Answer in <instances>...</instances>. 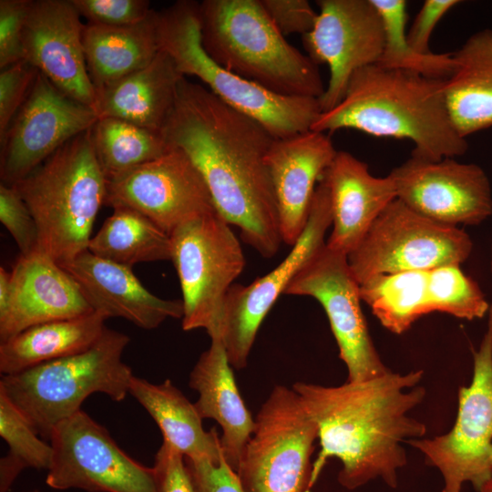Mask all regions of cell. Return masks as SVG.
I'll return each mask as SVG.
<instances>
[{
    "mask_svg": "<svg viewBox=\"0 0 492 492\" xmlns=\"http://www.w3.org/2000/svg\"><path fill=\"white\" fill-rule=\"evenodd\" d=\"M284 294L313 297L323 306L347 368V382H364L391 372L373 343L347 255L325 243L303 264Z\"/></svg>",
    "mask_w": 492,
    "mask_h": 492,
    "instance_id": "4fadbf2b",
    "label": "cell"
},
{
    "mask_svg": "<svg viewBox=\"0 0 492 492\" xmlns=\"http://www.w3.org/2000/svg\"><path fill=\"white\" fill-rule=\"evenodd\" d=\"M13 186L36 220L40 251L63 264L87 250L108 189L90 128Z\"/></svg>",
    "mask_w": 492,
    "mask_h": 492,
    "instance_id": "5b68a950",
    "label": "cell"
},
{
    "mask_svg": "<svg viewBox=\"0 0 492 492\" xmlns=\"http://www.w3.org/2000/svg\"><path fill=\"white\" fill-rule=\"evenodd\" d=\"M11 272L4 267L0 268V308L4 307L8 300L10 292Z\"/></svg>",
    "mask_w": 492,
    "mask_h": 492,
    "instance_id": "ee69618b",
    "label": "cell"
},
{
    "mask_svg": "<svg viewBox=\"0 0 492 492\" xmlns=\"http://www.w3.org/2000/svg\"><path fill=\"white\" fill-rule=\"evenodd\" d=\"M313 28L302 36L308 56L326 64L330 77L319 98L322 112L343 97L352 76L378 62L384 43L380 15L370 0H318Z\"/></svg>",
    "mask_w": 492,
    "mask_h": 492,
    "instance_id": "ac0fdd59",
    "label": "cell"
},
{
    "mask_svg": "<svg viewBox=\"0 0 492 492\" xmlns=\"http://www.w3.org/2000/svg\"><path fill=\"white\" fill-rule=\"evenodd\" d=\"M158 11L124 26L86 24L83 47L88 75L96 90L148 66L159 52Z\"/></svg>",
    "mask_w": 492,
    "mask_h": 492,
    "instance_id": "4316f807",
    "label": "cell"
},
{
    "mask_svg": "<svg viewBox=\"0 0 492 492\" xmlns=\"http://www.w3.org/2000/svg\"><path fill=\"white\" fill-rule=\"evenodd\" d=\"M97 119L91 108L67 96L39 71L25 103L0 138L2 183L13 185L23 179Z\"/></svg>",
    "mask_w": 492,
    "mask_h": 492,
    "instance_id": "9a60e30c",
    "label": "cell"
},
{
    "mask_svg": "<svg viewBox=\"0 0 492 492\" xmlns=\"http://www.w3.org/2000/svg\"><path fill=\"white\" fill-rule=\"evenodd\" d=\"M0 436L8 445V453L0 459V492H9L14 482L26 468L50 467L53 448L38 434L0 391Z\"/></svg>",
    "mask_w": 492,
    "mask_h": 492,
    "instance_id": "836d02e7",
    "label": "cell"
},
{
    "mask_svg": "<svg viewBox=\"0 0 492 492\" xmlns=\"http://www.w3.org/2000/svg\"><path fill=\"white\" fill-rule=\"evenodd\" d=\"M158 492H195L185 457L163 441L153 466Z\"/></svg>",
    "mask_w": 492,
    "mask_h": 492,
    "instance_id": "b9f144b4",
    "label": "cell"
},
{
    "mask_svg": "<svg viewBox=\"0 0 492 492\" xmlns=\"http://www.w3.org/2000/svg\"><path fill=\"white\" fill-rule=\"evenodd\" d=\"M195 492H246L223 455L218 461L185 457Z\"/></svg>",
    "mask_w": 492,
    "mask_h": 492,
    "instance_id": "ab89813d",
    "label": "cell"
},
{
    "mask_svg": "<svg viewBox=\"0 0 492 492\" xmlns=\"http://www.w3.org/2000/svg\"><path fill=\"white\" fill-rule=\"evenodd\" d=\"M93 312L74 278L39 249L20 254L11 271L10 292L0 308V343L47 322Z\"/></svg>",
    "mask_w": 492,
    "mask_h": 492,
    "instance_id": "ffe728a7",
    "label": "cell"
},
{
    "mask_svg": "<svg viewBox=\"0 0 492 492\" xmlns=\"http://www.w3.org/2000/svg\"><path fill=\"white\" fill-rule=\"evenodd\" d=\"M459 3L457 0H425L406 31V39L411 47L421 54L431 53L429 42L434 28Z\"/></svg>",
    "mask_w": 492,
    "mask_h": 492,
    "instance_id": "7bdbcfd3",
    "label": "cell"
},
{
    "mask_svg": "<svg viewBox=\"0 0 492 492\" xmlns=\"http://www.w3.org/2000/svg\"><path fill=\"white\" fill-rule=\"evenodd\" d=\"M129 341L124 333L107 327L84 352L2 375L0 391L39 436L49 438L53 428L81 410L89 395L102 393L120 402L129 394L133 374L122 360Z\"/></svg>",
    "mask_w": 492,
    "mask_h": 492,
    "instance_id": "8992f818",
    "label": "cell"
},
{
    "mask_svg": "<svg viewBox=\"0 0 492 492\" xmlns=\"http://www.w3.org/2000/svg\"><path fill=\"white\" fill-rule=\"evenodd\" d=\"M321 179L328 188L333 213L326 245L348 255L396 199L395 183L389 175L374 177L366 163L344 150H337Z\"/></svg>",
    "mask_w": 492,
    "mask_h": 492,
    "instance_id": "603a6c76",
    "label": "cell"
},
{
    "mask_svg": "<svg viewBox=\"0 0 492 492\" xmlns=\"http://www.w3.org/2000/svg\"><path fill=\"white\" fill-rule=\"evenodd\" d=\"M210 340L190 372L189 384L198 392L194 405L200 417L213 419L221 427L222 455L236 471L255 420L241 396L221 338Z\"/></svg>",
    "mask_w": 492,
    "mask_h": 492,
    "instance_id": "cb8c5ba5",
    "label": "cell"
},
{
    "mask_svg": "<svg viewBox=\"0 0 492 492\" xmlns=\"http://www.w3.org/2000/svg\"><path fill=\"white\" fill-rule=\"evenodd\" d=\"M0 220L15 240L20 254L27 255L38 249L36 220L13 185L0 184Z\"/></svg>",
    "mask_w": 492,
    "mask_h": 492,
    "instance_id": "d590c367",
    "label": "cell"
},
{
    "mask_svg": "<svg viewBox=\"0 0 492 492\" xmlns=\"http://www.w3.org/2000/svg\"><path fill=\"white\" fill-rule=\"evenodd\" d=\"M444 81L376 64L364 67L352 76L343 99L321 112L311 129L352 128L407 138L415 145L411 155L429 160L461 156L468 145L449 117Z\"/></svg>",
    "mask_w": 492,
    "mask_h": 492,
    "instance_id": "3957f363",
    "label": "cell"
},
{
    "mask_svg": "<svg viewBox=\"0 0 492 492\" xmlns=\"http://www.w3.org/2000/svg\"><path fill=\"white\" fill-rule=\"evenodd\" d=\"M490 266H491V272H492V246H491V261H490Z\"/></svg>",
    "mask_w": 492,
    "mask_h": 492,
    "instance_id": "bcb514c9",
    "label": "cell"
},
{
    "mask_svg": "<svg viewBox=\"0 0 492 492\" xmlns=\"http://www.w3.org/2000/svg\"><path fill=\"white\" fill-rule=\"evenodd\" d=\"M87 250L131 268L140 262L171 260L170 236L142 213L124 206L113 207Z\"/></svg>",
    "mask_w": 492,
    "mask_h": 492,
    "instance_id": "f546056e",
    "label": "cell"
},
{
    "mask_svg": "<svg viewBox=\"0 0 492 492\" xmlns=\"http://www.w3.org/2000/svg\"><path fill=\"white\" fill-rule=\"evenodd\" d=\"M480 492H492V480H490Z\"/></svg>",
    "mask_w": 492,
    "mask_h": 492,
    "instance_id": "f6af8a7d",
    "label": "cell"
},
{
    "mask_svg": "<svg viewBox=\"0 0 492 492\" xmlns=\"http://www.w3.org/2000/svg\"><path fill=\"white\" fill-rule=\"evenodd\" d=\"M280 32L286 35L308 34L317 15L307 0H261Z\"/></svg>",
    "mask_w": 492,
    "mask_h": 492,
    "instance_id": "60d3db41",
    "label": "cell"
},
{
    "mask_svg": "<svg viewBox=\"0 0 492 492\" xmlns=\"http://www.w3.org/2000/svg\"><path fill=\"white\" fill-rule=\"evenodd\" d=\"M30 3L0 1V69L24 59L23 37Z\"/></svg>",
    "mask_w": 492,
    "mask_h": 492,
    "instance_id": "f35d334b",
    "label": "cell"
},
{
    "mask_svg": "<svg viewBox=\"0 0 492 492\" xmlns=\"http://www.w3.org/2000/svg\"><path fill=\"white\" fill-rule=\"evenodd\" d=\"M77 282L93 311L119 317L139 328H158L169 318L182 319L181 300L151 293L132 268L100 258L88 250L60 264Z\"/></svg>",
    "mask_w": 492,
    "mask_h": 492,
    "instance_id": "7402d4cb",
    "label": "cell"
},
{
    "mask_svg": "<svg viewBox=\"0 0 492 492\" xmlns=\"http://www.w3.org/2000/svg\"><path fill=\"white\" fill-rule=\"evenodd\" d=\"M105 205L131 208L169 235L182 223L217 210L198 168L174 147L108 181Z\"/></svg>",
    "mask_w": 492,
    "mask_h": 492,
    "instance_id": "2e32d148",
    "label": "cell"
},
{
    "mask_svg": "<svg viewBox=\"0 0 492 492\" xmlns=\"http://www.w3.org/2000/svg\"><path fill=\"white\" fill-rule=\"evenodd\" d=\"M161 131L198 168L218 212L243 241L264 258L274 256L282 240L266 156L275 138L186 77Z\"/></svg>",
    "mask_w": 492,
    "mask_h": 492,
    "instance_id": "6da1fadb",
    "label": "cell"
},
{
    "mask_svg": "<svg viewBox=\"0 0 492 492\" xmlns=\"http://www.w3.org/2000/svg\"><path fill=\"white\" fill-rule=\"evenodd\" d=\"M452 56L444 95L455 128L466 138L492 127V29L474 33Z\"/></svg>",
    "mask_w": 492,
    "mask_h": 492,
    "instance_id": "484cf974",
    "label": "cell"
},
{
    "mask_svg": "<svg viewBox=\"0 0 492 492\" xmlns=\"http://www.w3.org/2000/svg\"><path fill=\"white\" fill-rule=\"evenodd\" d=\"M108 318L97 312L44 323L0 343V373L10 375L87 350Z\"/></svg>",
    "mask_w": 492,
    "mask_h": 492,
    "instance_id": "f1b7e54d",
    "label": "cell"
},
{
    "mask_svg": "<svg viewBox=\"0 0 492 492\" xmlns=\"http://www.w3.org/2000/svg\"><path fill=\"white\" fill-rule=\"evenodd\" d=\"M396 199L436 222L478 225L492 215V190L485 170L454 158L411 157L388 174Z\"/></svg>",
    "mask_w": 492,
    "mask_h": 492,
    "instance_id": "e0dca14e",
    "label": "cell"
},
{
    "mask_svg": "<svg viewBox=\"0 0 492 492\" xmlns=\"http://www.w3.org/2000/svg\"><path fill=\"white\" fill-rule=\"evenodd\" d=\"M382 19L384 43L376 65L403 69L436 79H446L452 73V54H421L406 39L407 4L405 0H370Z\"/></svg>",
    "mask_w": 492,
    "mask_h": 492,
    "instance_id": "d6a6232c",
    "label": "cell"
},
{
    "mask_svg": "<svg viewBox=\"0 0 492 492\" xmlns=\"http://www.w3.org/2000/svg\"><path fill=\"white\" fill-rule=\"evenodd\" d=\"M185 77L163 50L145 67L96 90L97 118H115L161 130Z\"/></svg>",
    "mask_w": 492,
    "mask_h": 492,
    "instance_id": "d4e9b609",
    "label": "cell"
},
{
    "mask_svg": "<svg viewBox=\"0 0 492 492\" xmlns=\"http://www.w3.org/2000/svg\"><path fill=\"white\" fill-rule=\"evenodd\" d=\"M90 132L108 182L161 157L171 148L161 130L115 118H98Z\"/></svg>",
    "mask_w": 492,
    "mask_h": 492,
    "instance_id": "4dcf8cb0",
    "label": "cell"
},
{
    "mask_svg": "<svg viewBox=\"0 0 492 492\" xmlns=\"http://www.w3.org/2000/svg\"><path fill=\"white\" fill-rule=\"evenodd\" d=\"M199 3L178 1L158 11V40L184 76L198 77L223 102L261 123L275 138L311 129L322 112L318 98L272 93L219 66L204 50Z\"/></svg>",
    "mask_w": 492,
    "mask_h": 492,
    "instance_id": "52a82bcc",
    "label": "cell"
},
{
    "mask_svg": "<svg viewBox=\"0 0 492 492\" xmlns=\"http://www.w3.org/2000/svg\"><path fill=\"white\" fill-rule=\"evenodd\" d=\"M201 44L226 70L281 96L320 98L318 65L291 45L261 0L199 3Z\"/></svg>",
    "mask_w": 492,
    "mask_h": 492,
    "instance_id": "277c9868",
    "label": "cell"
},
{
    "mask_svg": "<svg viewBox=\"0 0 492 492\" xmlns=\"http://www.w3.org/2000/svg\"><path fill=\"white\" fill-rule=\"evenodd\" d=\"M472 251L473 241L462 229L427 219L395 199L347 255V261L361 284L380 274L461 265Z\"/></svg>",
    "mask_w": 492,
    "mask_h": 492,
    "instance_id": "8fae6325",
    "label": "cell"
},
{
    "mask_svg": "<svg viewBox=\"0 0 492 492\" xmlns=\"http://www.w3.org/2000/svg\"><path fill=\"white\" fill-rule=\"evenodd\" d=\"M231 225L216 210L186 221L169 235L171 261L182 292V329L220 337L223 302L245 266Z\"/></svg>",
    "mask_w": 492,
    "mask_h": 492,
    "instance_id": "ba28073f",
    "label": "cell"
},
{
    "mask_svg": "<svg viewBox=\"0 0 492 492\" xmlns=\"http://www.w3.org/2000/svg\"><path fill=\"white\" fill-rule=\"evenodd\" d=\"M427 293L431 313H444L459 319H481L490 307L478 283L458 264L428 270Z\"/></svg>",
    "mask_w": 492,
    "mask_h": 492,
    "instance_id": "e575fe53",
    "label": "cell"
},
{
    "mask_svg": "<svg viewBox=\"0 0 492 492\" xmlns=\"http://www.w3.org/2000/svg\"><path fill=\"white\" fill-rule=\"evenodd\" d=\"M80 17L71 0H31L24 59L67 96L93 109L97 93L87 68Z\"/></svg>",
    "mask_w": 492,
    "mask_h": 492,
    "instance_id": "d6986e66",
    "label": "cell"
},
{
    "mask_svg": "<svg viewBox=\"0 0 492 492\" xmlns=\"http://www.w3.org/2000/svg\"><path fill=\"white\" fill-rule=\"evenodd\" d=\"M129 394L146 409L159 427L163 441L184 457L218 461L222 456L220 437L207 432L195 405L167 379L153 384L133 375Z\"/></svg>",
    "mask_w": 492,
    "mask_h": 492,
    "instance_id": "83f0119b",
    "label": "cell"
},
{
    "mask_svg": "<svg viewBox=\"0 0 492 492\" xmlns=\"http://www.w3.org/2000/svg\"><path fill=\"white\" fill-rule=\"evenodd\" d=\"M87 24L130 26L143 21L153 9L147 0H71Z\"/></svg>",
    "mask_w": 492,
    "mask_h": 492,
    "instance_id": "8d00e7d4",
    "label": "cell"
},
{
    "mask_svg": "<svg viewBox=\"0 0 492 492\" xmlns=\"http://www.w3.org/2000/svg\"><path fill=\"white\" fill-rule=\"evenodd\" d=\"M317 438V425L297 393L274 386L235 471L245 491L310 492Z\"/></svg>",
    "mask_w": 492,
    "mask_h": 492,
    "instance_id": "9c48e42d",
    "label": "cell"
},
{
    "mask_svg": "<svg viewBox=\"0 0 492 492\" xmlns=\"http://www.w3.org/2000/svg\"><path fill=\"white\" fill-rule=\"evenodd\" d=\"M39 73L26 59L0 71V138L25 103Z\"/></svg>",
    "mask_w": 492,
    "mask_h": 492,
    "instance_id": "74e56055",
    "label": "cell"
},
{
    "mask_svg": "<svg viewBox=\"0 0 492 492\" xmlns=\"http://www.w3.org/2000/svg\"><path fill=\"white\" fill-rule=\"evenodd\" d=\"M25 492H40L38 489H33V490H29V491H25Z\"/></svg>",
    "mask_w": 492,
    "mask_h": 492,
    "instance_id": "7dc6e473",
    "label": "cell"
},
{
    "mask_svg": "<svg viewBox=\"0 0 492 492\" xmlns=\"http://www.w3.org/2000/svg\"><path fill=\"white\" fill-rule=\"evenodd\" d=\"M424 372L388 374L338 386L297 382L292 389L318 428L320 452L313 463L311 486L330 458L342 464L338 482L353 490L380 477L392 488L407 456L402 444L426 434L425 425L409 416L425 389ZM408 440V441H409Z\"/></svg>",
    "mask_w": 492,
    "mask_h": 492,
    "instance_id": "7a4b0ae2",
    "label": "cell"
},
{
    "mask_svg": "<svg viewBox=\"0 0 492 492\" xmlns=\"http://www.w3.org/2000/svg\"><path fill=\"white\" fill-rule=\"evenodd\" d=\"M336 152L325 133L312 129L272 142L266 163L287 245L293 246L302 233L318 181Z\"/></svg>",
    "mask_w": 492,
    "mask_h": 492,
    "instance_id": "44dd1931",
    "label": "cell"
},
{
    "mask_svg": "<svg viewBox=\"0 0 492 492\" xmlns=\"http://www.w3.org/2000/svg\"><path fill=\"white\" fill-rule=\"evenodd\" d=\"M359 290L362 302L395 334H402L420 317L431 313L427 271L376 275L359 284Z\"/></svg>",
    "mask_w": 492,
    "mask_h": 492,
    "instance_id": "1f68e13d",
    "label": "cell"
},
{
    "mask_svg": "<svg viewBox=\"0 0 492 492\" xmlns=\"http://www.w3.org/2000/svg\"><path fill=\"white\" fill-rule=\"evenodd\" d=\"M487 318L482 342L472 351V381L459 388L453 427L439 436L408 441L441 473L442 492H461L465 483L480 492L492 480V302Z\"/></svg>",
    "mask_w": 492,
    "mask_h": 492,
    "instance_id": "30bf717a",
    "label": "cell"
},
{
    "mask_svg": "<svg viewBox=\"0 0 492 492\" xmlns=\"http://www.w3.org/2000/svg\"><path fill=\"white\" fill-rule=\"evenodd\" d=\"M332 222L329 190L320 179L307 224L285 259L250 284L231 286L223 302L220 338L232 367H246L263 319L303 264L326 243L324 236Z\"/></svg>",
    "mask_w": 492,
    "mask_h": 492,
    "instance_id": "5bb4252c",
    "label": "cell"
},
{
    "mask_svg": "<svg viewBox=\"0 0 492 492\" xmlns=\"http://www.w3.org/2000/svg\"><path fill=\"white\" fill-rule=\"evenodd\" d=\"M53 457L46 483L53 489L158 492L153 466L134 460L82 409L49 436Z\"/></svg>",
    "mask_w": 492,
    "mask_h": 492,
    "instance_id": "7c38bea8",
    "label": "cell"
}]
</instances>
